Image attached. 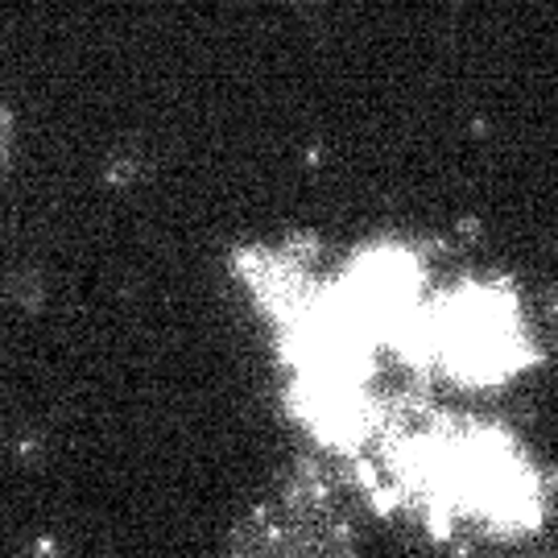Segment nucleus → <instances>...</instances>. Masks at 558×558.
<instances>
[{
  "label": "nucleus",
  "instance_id": "f257e3e1",
  "mask_svg": "<svg viewBox=\"0 0 558 558\" xmlns=\"http://www.w3.org/2000/svg\"><path fill=\"white\" fill-rule=\"evenodd\" d=\"M228 558H356V538L343 505L323 484L294 480L240 518Z\"/></svg>",
  "mask_w": 558,
  "mask_h": 558
},
{
  "label": "nucleus",
  "instance_id": "20e7f679",
  "mask_svg": "<svg viewBox=\"0 0 558 558\" xmlns=\"http://www.w3.org/2000/svg\"><path fill=\"white\" fill-rule=\"evenodd\" d=\"M13 154H17V117H13L9 100H0V179L13 166Z\"/></svg>",
  "mask_w": 558,
  "mask_h": 558
},
{
  "label": "nucleus",
  "instance_id": "39448f33",
  "mask_svg": "<svg viewBox=\"0 0 558 558\" xmlns=\"http://www.w3.org/2000/svg\"><path fill=\"white\" fill-rule=\"evenodd\" d=\"M286 4H319V0H286Z\"/></svg>",
  "mask_w": 558,
  "mask_h": 558
},
{
  "label": "nucleus",
  "instance_id": "7ed1b4c3",
  "mask_svg": "<svg viewBox=\"0 0 558 558\" xmlns=\"http://www.w3.org/2000/svg\"><path fill=\"white\" fill-rule=\"evenodd\" d=\"M414 269L401 257H373L356 269V278L348 286V319L356 323L360 331L373 327H389L398 323L410 306H414Z\"/></svg>",
  "mask_w": 558,
  "mask_h": 558
},
{
  "label": "nucleus",
  "instance_id": "f03ea898",
  "mask_svg": "<svg viewBox=\"0 0 558 558\" xmlns=\"http://www.w3.org/2000/svg\"><path fill=\"white\" fill-rule=\"evenodd\" d=\"M442 356L456 364L463 377H500L518 360V323L509 302L497 294H463L447 306L439 327Z\"/></svg>",
  "mask_w": 558,
  "mask_h": 558
}]
</instances>
